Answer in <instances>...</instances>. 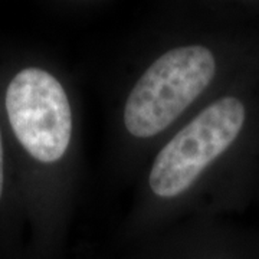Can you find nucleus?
I'll use <instances>...</instances> for the list:
<instances>
[{"mask_svg":"<svg viewBox=\"0 0 259 259\" xmlns=\"http://www.w3.org/2000/svg\"><path fill=\"white\" fill-rule=\"evenodd\" d=\"M214 72V56L203 47L176 48L160 56L125 102L128 133L148 139L166 130L209 87Z\"/></svg>","mask_w":259,"mask_h":259,"instance_id":"f257e3e1","label":"nucleus"},{"mask_svg":"<svg viewBox=\"0 0 259 259\" xmlns=\"http://www.w3.org/2000/svg\"><path fill=\"white\" fill-rule=\"evenodd\" d=\"M3 182H5V163H3V143H2V133H0V199L3 193Z\"/></svg>","mask_w":259,"mask_h":259,"instance_id":"20e7f679","label":"nucleus"},{"mask_svg":"<svg viewBox=\"0 0 259 259\" xmlns=\"http://www.w3.org/2000/svg\"><path fill=\"white\" fill-rule=\"evenodd\" d=\"M6 110L19 143L33 158L54 163L71 141L72 114L64 87L54 75L26 68L10 81Z\"/></svg>","mask_w":259,"mask_h":259,"instance_id":"7ed1b4c3","label":"nucleus"},{"mask_svg":"<svg viewBox=\"0 0 259 259\" xmlns=\"http://www.w3.org/2000/svg\"><path fill=\"white\" fill-rule=\"evenodd\" d=\"M245 115L243 104L235 97L212 102L158 153L148 177L151 190L160 197L187 190L238 139Z\"/></svg>","mask_w":259,"mask_h":259,"instance_id":"f03ea898","label":"nucleus"}]
</instances>
